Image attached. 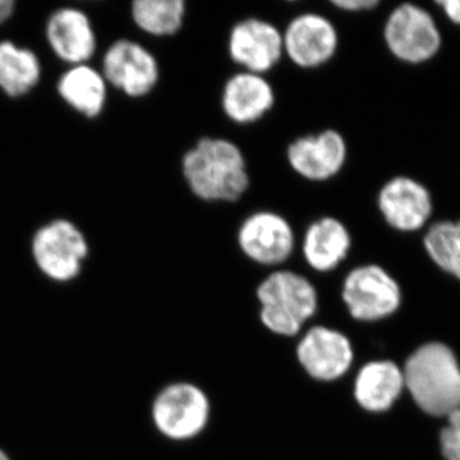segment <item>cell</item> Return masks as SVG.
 Segmentation results:
<instances>
[{
  "instance_id": "277c9868",
  "label": "cell",
  "mask_w": 460,
  "mask_h": 460,
  "mask_svg": "<svg viewBox=\"0 0 460 460\" xmlns=\"http://www.w3.org/2000/svg\"><path fill=\"white\" fill-rule=\"evenodd\" d=\"M384 41L396 59L407 65H422L438 56L443 35L428 9L402 3L386 18Z\"/></svg>"
},
{
  "instance_id": "ac0fdd59",
  "label": "cell",
  "mask_w": 460,
  "mask_h": 460,
  "mask_svg": "<svg viewBox=\"0 0 460 460\" xmlns=\"http://www.w3.org/2000/svg\"><path fill=\"white\" fill-rule=\"evenodd\" d=\"M404 375L392 361H375L363 366L354 384V396L363 410H390L404 389Z\"/></svg>"
},
{
  "instance_id": "5bb4252c",
  "label": "cell",
  "mask_w": 460,
  "mask_h": 460,
  "mask_svg": "<svg viewBox=\"0 0 460 460\" xmlns=\"http://www.w3.org/2000/svg\"><path fill=\"white\" fill-rule=\"evenodd\" d=\"M298 359L316 380L332 381L343 376L353 361L352 345L335 330L317 326L298 345Z\"/></svg>"
},
{
  "instance_id": "3957f363",
  "label": "cell",
  "mask_w": 460,
  "mask_h": 460,
  "mask_svg": "<svg viewBox=\"0 0 460 460\" xmlns=\"http://www.w3.org/2000/svg\"><path fill=\"white\" fill-rule=\"evenodd\" d=\"M261 320L275 334L292 337L317 310V292L296 272H272L257 289Z\"/></svg>"
},
{
  "instance_id": "8992f818",
  "label": "cell",
  "mask_w": 460,
  "mask_h": 460,
  "mask_svg": "<svg viewBox=\"0 0 460 460\" xmlns=\"http://www.w3.org/2000/svg\"><path fill=\"white\" fill-rule=\"evenodd\" d=\"M208 396L192 384L165 387L154 402L153 417L163 435L172 440H187L199 434L208 420Z\"/></svg>"
},
{
  "instance_id": "7a4b0ae2",
  "label": "cell",
  "mask_w": 460,
  "mask_h": 460,
  "mask_svg": "<svg viewBox=\"0 0 460 460\" xmlns=\"http://www.w3.org/2000/svg\"><path fill=\"white\" fill-rule=\"evenodd\" d=\"M402 375L411 398L429 416L447 417L460 407V366L447 345H422L411 354Z\"/></svg>"
},
{
  "instance_id": "484cf974",
  "label": "cell",
  "mask_w": 460,
  "mask_h": 460,
  "mask_svg": "<svg viewBox=\"0 0 460 460\" xmlns=\"http://www.w3.org/2000/svg\"><path fill=\"white\" fill-rule=\"evenodd\" d=\"M14 2L12 0H0V23L4 22L13 13Z\"/></svg>"
},
{
  "instance_id": "d6986e66",
  "label": "cell",
  "mask_w": 460,
  "mask_h": 460,
  "mask_svg": "<svg viewBox=\"0 0 460 460\" xmlns=\"http://www.w3.org/2000/svg\"><path fill=\"white\" fill-rule=\"evenodd\" d=\"M60 96L75 111L93 118L100 114L107 98L102 75L87 66H77L66 72L58 84Z\"/></svg>"
},
{
  "instance_id": "52a82bcc",
  "label": "cell",
  "mask_w": 460,
  "mask_h": 460,
  "mask_svg": "<svg viewBox=\"0 0 460 460\" xmlns=\"http://www.w3.org/2000/svg\"><path fill=\"white\" fill-rule=\"evenodd\" d=\"M33 259L47 277L68 281L77 277L87 243L83 233L66 220H56L36 233L32 242Z\"/></svg>"
},
{
  "instance_id": "6da1fadb",
  "label": "cell",
  "mask_w": 460,
  "mask_h": 460,
  "mask_svg": "<svg viewBox=\"0 0 460 460\" xmlns=\"http://www.w3.org/2000/svg\"><path fill=\"white\" fill-rule=\"evenodd\" d=\"M190 192L206 202H235L250 186L246 157L234 142L204 137L181 162Z\"/></svg>"
},
{
  "instance_id": "e0dca14e",
  "label": "cell",
  "mask_w": 460,
  "mask_h": 460,
  "mask_svg": "<svg viewBox=\"0 0 460 460\" xmlns=\"http://www.w3.org/2000/svg\"><path fill=\"white\" fill-rule=\"evenodd\" d=\"M48 40L60 59L81 65L95 51L96 40L89 18L78 9H59L47 27Z\"/></svg>"
},
{
  "instance_id": "603a6c76",
  "label": "cell",
  "mask_w": 460,
  "mask_h": 460,
  "mask_svg": "<svg viewBox=\"0 0 460 460\" xmlns=\"http://www.w3.org/2000/svg\"><path fill=\"white\" fill-rule=\"evenodd\" d=\"M440 434L441 452L447 460H460V407L447 417Z\"/></svg>"
},
{
  "instance_id": "7402d4cb",
  "label": "cell",
  "mask_w": 460,
  "mask_h": 460,
  "mask_svg": "<svg viewBox=\"0 0 460 460\" xmlns=\"http://www.w3.org/2000/svg\"><path fill=\"white\" fill-rule=\"evenodd\" d=\"M423 247L438 269L460 280V219L431 224Z\"/></svg>"
},
{
  "instance_id": "9a60e30c",
  "label": "cell",
  "mask_w": 460,
  "mask_h": 460,
  "mask_svg": "<svg viewBox=\"0 0 460 460\" xmlns=\"http://www.w3.org/2000/svg\"><path fill=\"white\" fill-rule=\"evenodd\" d=\"M274 104V89L262 75L241 72L232 75L223 89L224 114L237 124L256 123Z\"/></svg>"
},
{
  "instance_id": "2e32d148",
  "label": "cell",
  "mask_w": 460,
  "mask_h": 460,
  "mask_svg": "<svg viewBox=\"0 0 460 460\" xmlns=\"http://www.w3.org/2000/svg\"><path fill=\"white\" fill-rule=\"evenodd\" d=\"M352 247L349 230L337 217H323L308 226L302 242L305 260L314 270L328 272L344 261Z\"/></svg>"
},
{
  "instance_id": "8fae6325",
  "label": "cell",
  "mask_w": 460,
  "mask_h": 460,
  "mask_svg": "<svg viewBox=\"0 0 460 460\" xmlns=\"http://www.w3.org/2000/svg\"><path fill=\"white\" fill-rule=\"evenodd\" d=\"M228 51L233 62L244 72L263 75L283 57V32L268 21L248 18L230 31Z\"/></svg>"
},
{
  "instance_id": "cb8c5ba5",
  "label": "cell",
  "mask_w": 460,
  "mask_h": 460,
  "mask_svg": "<svg viewBox=\"0 0 460 460\" xmlns=\"http://www.w3.org/2000/svg\"><path fill=\"white\" fill-rule=\"evenodd\" d=\"M332 4L344 12H367L378 7L377 0H332Z\"/></svg>"
},
{
  "instance_id": "5b68a950",
  "label": "cell",
  "mask_w": 460,
  "mask_h": 460,
  "mask_svg": "<svg viewBox=\"0 0 460 460\" xmlns=\"http://www.w3.org/2000/svg\"><path fill=\"white\" fill-rule=\"evenodd\" d=\"M343 299L354 319L376 321L389 317L402 304L398 281L378 265H362L345 278Z\"/></svg>"
},
{
  "instance_id": "4fadbf2b",
  "label": "cell",
  "mask_w": 460,
  "mask_h": 460,
  "mask_svg": "<svg viewBox=\"0 0 460 460\" xmlns=\"http://www.w3.org/2000/svg\"><path fill=\"white\" fill-rule=\"evenodd\" d=\"M104 75L109 83L131 98L147 95L159 81L155 57L142 45L119 40L104 57Z\"/></svg>"
},
{
  "instance_id": "7c38bea8",
  "label": "cell",
  "mask_w": 460,
  "mask_h": 460,
  "mask_svg": "<svg viewBox=\"0 0 460 460\" xmlns=\"http://www.w3.org/2000/svg\"><path fill=\"white\" fill-rule=\"evenodd\" d=\"M348 157L347 142L335 129L296 138L288 146L290 168L311 181H325L337 177Z\"/></svg>"
},
{
  "instance_id": "9c48e42d",
  "label": "cell",
  "mask_w": 460,
  "mask_h": 460,
  "mask_svg": "<svg viewBox=\"0 0 460 460\" xmlns=\"http://www.w3.org/2000/svg\"><path fill=\"white\" fill-rule=\"evenodd\" d=\"M237 241L248 259L265 266L287 261L295 250L292 226L286 217L271 211L250 215L239 226Z\"/></svg>"
},
{
  "instance_id": "4316f807",
  "label": "cell",
  "mask_w": 460,
  "mask_h": 460,
  "mask_svg": "<svg viewBox=\"0 0 460 460\" xmlns=\"http://www.w3.org/2000/svg\"><path fill=\"white\" fill-rule=\"evenodd\" d=\"M0 460H9L7 454L0 450Z\"/></svg>"
},
{
  "instance_id": "44dd1931",
  "label": "cell",
  "mask_w": 460,
  "mask_h": 460,
  "mask_svg": "<svg viewBox=\"0 0 460 460\" xmlns=\"http://www.w3.org/2000/svg\"><path fill=\"white\" fill-rule=\"evenodd\" d=\"M132 16L142 31L154 36H172L183 26L186 2L183 0H137Z\"/></svg>"
},
{
  "instance_id": "ffe728a7",
  "label": "cell",
  "mask_w": 460,
  "mask_h": 460,
  "mask_svg": "<svg viewBox=\"0 0 460 460\" xmlns=\"http://www.w3.org/2000/svg\"><path fill=\"white\" fill-rule=\"evenodd\" d=\"M40 63L32 51L12 42L0 44V87L9 96L29 93L40 80Z\"/></svg>"
},
{
  "instance_id": "30bf717a",
  "label": "cell",
  "mask_w": 460,
  "mask_h": 460,
  "mask_svg": "<svg viewBox=\"0 0 460 460\" xmlns=\"http://www.w3.org/2000/svg\"><path fill=\"white\" fill-rule=\"evenodd\" d=\"M284 54L299 68L325 66L337 54L339 35L332 21L304 13L290 21L283 32Z\"/></svg>"
},
{
  "instance_id": "d4e9b609",
  "label": "cell",
  "mask_w": 460,
  "mask_h": 460,
  "mask_svg": "<svg viewBox=\"0 0 460 460\" xmlns=\"http://www.w3.org/2000/svg\"><path fill=\"white\" fill-rule=\"evenodd\" d=\"M436 4L441 8L450 22L460 26V0H438Z\"/></svg>"
},
{
  "instance_id": "ba28073f",
  "label": "cell",
  "mask_w": 460,
  "mask_h": 460,
  "mask_svg": "<svg viewBox=\"0 0 460 460\" xmlns=\"http://www.w3.org/2000/svg\"><path fill=\"white\" fill-rule=\"evenodd\" d=\"M377 206L387 226L401 233L419 232L434 214V199L428 187L407 175L392 178L381 187Z\"/></svg>"
}]
</instances>
